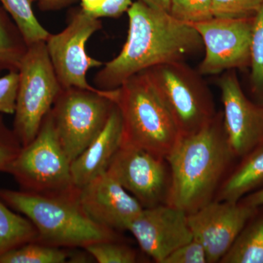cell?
<instances>
[{
    "label": "cell",
    "instance_id": "cell-22",
    "mask_svg": "<svg viewBox=\"0 0 263 263\" xmlns=\"http://www.w3.org/2000/svg\"><path fill=\"white\" fill-rule=\"evenodd\" d=\"M65 248L31 241L0 256V263H64L71 252Z\"/></svg>",
    "mask_w": 263,
    "mask_h": 263
},
{
    "label": "cell",
    "instance_id": "cell-17",
    "mask_svg": "<svg viewBox=\"0 0 263 263\" xmlns=\"http://www.w3.org/2000/svg\"><path fill=\"white\" fill-rule=\"evenodd\" d=\"M246 156L245 160L221 185L216 200L238 202L263 183V143Z\"/></svg>",
    "mask_w": 263,
    "mask_h": 263
},
{
    "label": "cell",
    "instance_id": "cell-6",
    "mask_svg": "<svg viewBox=\"0 0 263 263\" xmlns=\"http://www.w3.org/2000/svg\"><path fill=\"white\" fill-rule=\"evenodd\" d=\"M18 72L13 130L22 146H26L37 136L62 87L52 65L46 41L27 46Z\"/></svg>",
    "mask_w": 263,
    "mask_h": 263
},
{
    "label": "cell",
    "instance_id": "cell-2",
    "mask_svg": "<svg viewBox=\"0 0 263 263\" xmlns=\"http://www.w3.org/2000/svg\"><path fill=\"white\" fill-rule=\"evenodd\" d=\"M233 157L221 114L200 131L181 136L165 158L171 176L165 203L187 214L201 209L212 201Z\"/></svg>",
    "mask_w": 263,
    "mask_h": 263
},
{
    "label": "cell",
    "instance_id": "cell-1",
    "mask_svg": "<svg viewBox=\"0 0 263 263\" xmlns=\"http://www.w3.org/2000/svg\"><path fill=\"white\" fill-rule=\"evenodd\" d=\"M127 13V41L119 55L97 74L98 89H117L132 76L162 64L184 62L203 48L196 29L176 20L168 12L138 0Z\"/></svg>",
    "mask_w": 263,
    "mask_h": 263
},
{
    "label": "cell",
    "instance_id": "cell-8",
    "mask_svg": "<svg viewBox=\"0 0 263 263\" xmlns=\"http://www.w3.org/2000/svg\"><path fill=\"white\" fill-rule=\"evenodd\" d=\"M70 164L59 141L49 111L37 136L27 146L22 147L6 174L12 175L24 191L61 193L76 186Z\"/></svg>",
    "mask_w": 263,
    "mask_h": 263
},
{
    "label": "cell",
    "instance_id": "cell-12",
    "mask_svg": "<svg viewBox=\"0 0 263 263\" xmlns=\"http://www.w3.org/2000/svg\"><path fill=\"white\" fill-rule=\"evenodd\" d=\"M255 210L243 202L216 200L187 214L193 238L203 246L208 262H220Z\"/></svg>",
    "mask_w": 263,
    "mask_h": 263
},
{
    "label": "cell",
    "instance_id": "cell-15",
    "mask_svg": "<svg viewBox=\"0 0 263 263\" xmlns=\"http://www.w3.org/2000/svg\"><path fill=\"white\" fill-rule=\"evenodd\" d=\"M79 198L93 221L115 231L127 230L144 209L108 171L80 188Z\"/></svg>",
    "mask_w": 263,
    "mask_h": 263
},
{
    "label": "cell",
    "instance_id": "cell-19",
    "mask_svg": "<svg viewBox=\"0 0 263 263\" xmlns=\"http://www.w3.org/2000/svg\"><path fill=\"white\" fill-rule=\"evenodd\" d=\"M220 262L263 263V217L243 228Z\"/></svg>",
    "mask_w": 263,
    "mask_h": 263
},
{
    "label": "cell",
    "instance_id": "cell-14",
    "mask_svg": "<svg viewBox=\"0 0 263 263\" xmlns=\"http://www.w3.org/2000/svg\"><path fill=\"white\" fill-rule=\"evenodd\" d=\"M127 230L143 252L158 263L193 238L187 214L166 203L143 209Z\"/></svg>",
    "mask_w": 263,
    "mask_h": 263
},
{
    "label": "cell",
    "instance_id": "cell-24",
    "mask_svg": "<svg viewBox=\"0 0 263 263\" xmlns=\"http://www.w3.org/2000/svg\"><path fill=\"white\" fill-rule=\"evenodd\" d=\"M168 13L176 20L190 24L214 17L212 0H170Z\"/></svg>",
    "mask_w": 263,
    "mask_h": 263
},
{
    "label": "cell",
    "instance_id": "cell-26",
    "mask_svg": "<svg viewBox=\"0 0 263 263\" xmlns=\"http://www.w3.org/2000/svg\"><path fill=\"white\" fill-rule=\"evenodd\" d=\"M216 18H252L263 5V0H212Z\"/></svg>",
    "mask_w": 263,
    "mask_h": 263
},
{
    "label": "cell",
    "instance_id": "cell-20",
    "mask_svg": "<svg viewBox=\"0 0 263 263\" xmlns=\"http://www.w3.org/2000/svg\"><path fill=\"white\" fill-rule=\"evenodd\" d=\"M27 48L14 22L0 8V71L18 70Z\"/></svg>",
    "mask_w": 263,
    "mask_h": 263
},
{
    "label": "cell",
    "instance_id": "cell-33",
    "mask_svg": "<svg viewBox=\"0 0 263 263\" xmlns=\"http://www.w3.org/2000/svg\"><path fill=\"white\" fill-rule=\"evenodd\" d=\"M243 203L247 204L249 206L255 208V209L260 205H263V189L245 199Z\"/></svg>",
    "mask_w": 263,
    "mask_h": 263
},
{
    "label": "cell",
    "instance_id": "cell-34",
    "mask_svg": "<svg viewBox=\"0 0 263 263\" xmlns=\"http://www.w3.org/2000/svg\"><path fill=\"white\" fill-rule=\"evenodd\" d=\"M141 1L155 9L168 12L170 0H141Z\"/></svg>",
    "mask_w": 263,
    "mask_h": 263
},
{
    "label": "cell",
    "instance_id": "cell-25",
    "mask_svg": "<svg viewBox=\"0 0 263 263\" xmlns=\"http://www.w3.org/2000/svg\"><path fill=\"white\" fill-rule=\"evenodd\" d=\"M84 249L99 263H134L138 260L136 251L118 240L91 243Z\"/></svg>",
    "mask_w": 263,
    "mask_h": 263
},
{
    "label": "cell",
    "instance_id": "cell-9",
    "mask_svg": "<svg viewBox=\"0 0 263 263\" xmlns=\"http://www.w3.org/2000/svg\"><path fill=\"white\" fill-rule=\"evenodd\" d=\"M100 28V18L81 8L72 13L70 22L62 32L50 34L46 41V46L62 89L75 87L95 91L102 90L91 86L86 79L90 69L103 65V62L90 57L86 51V43Z\"/></svg>",
    "mask_w": 263,
    "mask_h": 263
},
{
    "label": "cell",
    "instance_id": "cell-11",
    "mask_svg": "<svg viewBox=\"0 0 263 263\" xmlns=\"http://www.w3.org/2000/svg\"><path fill=\"white\" fill-rule=\"evenodd\" d=\"M107 171L144 209L165 203L171 176L164 157L122 145Z\"/></svg>",
    "mask_w": 263,
    "mask_h": 263
},
{
    "label": "cell",
    "instance_id": "cell-10",
    "mask_svg": "<svg viewBox=\"0 0 263 263\" xmlns=\"http://www.w3.org/2000/svg\"><path fill=\"white\" fill-rule=\"evenodd\" d=\"M252 18H214L193 24L201 37L205 57L198 72L215 75L250 65Z\"/></svg>",
    "mask_w": 263,
    "mask_h": 263
},
{
    "label": "cell",
    "instance_id": "cell-7",
    "mask_svg": "<svg viewBox=\"0 0 263 263\" xmlns=\"http://www.w3.org/2000/svg\"><path fill=\"white\" fill-rule=\"evenodd\" d=\"M115 94L116 89H62L50 112L70 162L103 130L115 105Z\"/></svg>",
    "mask_w": 263,
    "mask_h": 263
},
{
    "label": "cell",
    "instance_id": "cell-5",
    "mask_svg": "<svg viewBox=\"0 0 263 263\" xmlns=\"http://www.w3.org/2000/svg\"><path fill=\"white\" fill-rule=\"evenodd\" d=\"M172 116L181 136L200 131L216 116L212 93L198 71L173 62L143 71Z\"/></svg>",
    "mask_w": 263,
    "mask_h": 263
},
{
    "label": "cell",
    "instance_id": "cell-18",
    "mask_svg": "<svg viewBox=\"0 0 263 263\" xmlns=\"http://www.w3.org/2000/svg\"><path fill=\"white\" fill-rule=\"evenodd\" d=\"M37 235L28 218L13 212L0 199V256L24 243L37 241Z\"/></svg>",
    "mask_w": 263,
    "mask_h": 263
},
{
    "label": "cell",
    "instance_id": "cell-3",
    "mask_svg": "<svg viewBox=\"0 0 263 263\" xmlns=\"http://www.w3.org/2000/svg\"><path fill=\"white\" fill-rule=\"evenodd\" d=\"M80 188L40 194L0 189V199L28 218L37 231V241L65 249L82 248L105 240H119L117 231L93 221L83 209Z\"/></svg>",
    "mask_w": 263,
    "mask_h": 263
},
{
    "label": "cell",
    "instance_id": "cell-27",
    "mask_svg": "<svg viewBox=\"0 0 263 263\" xmlns=\"http://www.w3.org/2000/svg\"><path fill=\"white\" fill-rule=\"evenodd\" d=\"M22 147L14 132L7 127L0 115V172L6 173L8 166L18 155Z\"/></svg>",
    "mask_w": 263,
    "mask_h": 263
},
{
    "label": "cell",
    "instance_id": "cell-23",
    "mask_svg": "<svg viewBox=\"0 0 263 263\" xmlns=\"http://www.w3.org/2000/svg\"><path fill=\"white\" fill-rule=\"evenodd\" d=\"M250 66L252 86L257 94L263 95V5L253 17Z\"/></svg>",
    "mask_w": 263,
    "mask_h": 263
},
{
    "label": "cell",
    "instance_id": "cell-31",
    "mask_svg": "<svg viewBox=\"0 0 263 263\" xmlns=\"http://www.w3.org/2000/svg\"><path fill=\"white\" fill-rule=\"evenodd\" d=\"M39 7L43 10H56L65 8L76 0H37Z\"/></svg>",
    "mask_w": 263,
    "mask_h": 263
},
{
    "label": "cell",
    "instance_id": "cell-29",
    "mask_svg": "<svg viewBox=\"0 0 263 263\" xmlns=\"http://www.w3.org/2000/svg\"><path fill=\"white\" fill-rule=\"evenodd\" d=\"M203 246L195 238L185 243L167 256L162 263H207Z\"/></svg>",
    "mask_w": 263,
    "mask_h": 263
},
{
    "label": "cell",
    "instance_id": "cell-4",
    "mask_svg": "<svg viewBox=\"0 0 263 263\" xmlns=\"http://www.w3.org/2000/svg\"><path fill=\"white\" fill-rule=\"evenodd\" d=\"M114 103L122 120V145L166 158L181 138L163 102L143 72L116 89Z\"/></svg>",
    "mask_w": 263,
    "mask_h": 263
},
{
    "label": "cell",
    "instance_id": "cell-21",
    "mask_svg": "<svg viewBox=\"0 0 263 263\" xmlns=\"http://www.w3.org/2000/svg\"><path fill=\"white\" fill-rule=\"evenodd\" d=\"M0 3L11 16L27 46L47 41L51 34L37 20L30 0H0Z\"/></svg>",
    "mask_w": 263,
    "mask_h": 263
},
{
    "label": "cell",
    "instance_id": "cell-32",
    "mask_svg": "<svg viewBox=\"0 0 263 263\" xmlns=\"http://www.w3.org/2000/svg\"><path fill=\"white\" fill-rule=\"evenodd\" d=\"M81 8L92 15L103 5L105 0H81Z\"/></svg>",
    "mask_w": 263,
    "mask_h": 263
},
{
    "label": "cell",
    "instance_id": "cell-28",
    "mask_svg": "<svg viewBox=\"0 0 263 263\" xmlns=\"http://www.w3.org/2000/svg\"><path fill=\"white\" fill-rule=\"evenodd\" d=\"M18 83V70L8 71L0 77V114H14Z\"/></svg>",
    "mask_w": 263,
    "mask_h": 263
},
{
    "label": "cell",
    "instance_id": "cell-13",
    "mask_svg": "<svg viewBox=\"0 0 263 263\" xmlns=\"http://www.w3.org/2000/svg\"><path fill=\"white\" fill-rule=\"evenodd\" d=\"M218 85L228 144L234 157H246L263 143V107L254 105L246 97L233 71L224 72Z\"/></svg>",
    "mask_w": 263,
    "mask_h": 263
},
{
    "label": "cell",
    "instance_id": "cell-16",
    "mask_svg": "<svg viewBox=\"0 0 263 263\" xmlns=\"http://www.w3.org/2000/svg\"><path fill=\"white\" fill-rule=\"evenodd\" d=\"M122 120L114 105L103 130L77 157L71 162L72 181L78 188L108 171L116 154L122 146Z\"/></svg>",
    "mask_w": 263,
    "mask_h": 263
},
{
    "label": "cell",
    "instance_id": "cell-30",
    "mask_svg": "<svg viewBox=\"0 0 263 263\" xmlns=\"http://www.w3.org/2000/svg\"><path fill=\"white\" fill-rule=\"evenodd\" d=\"M133 4L132 0H105L103 5L93 14L95 18H116L127 12Z\"/></svg>",
    "mask_w": 263,
    "mask_h": 263
},
{
    "label": "cell",
    "instance_id": "cell-35",
    "mask_svg": "<svg viewBox=\"0 0 263 263\" xmlns=\"http://www.w3.org/2000/svg\"><path fill=\"white\" fill-rule=\"evenodd\" d=\"M37 1V0H30L31 3H33V2Z\"/></svg>",
    "mask_w": 263,
    "mask_h": 263
}]
</instances>
